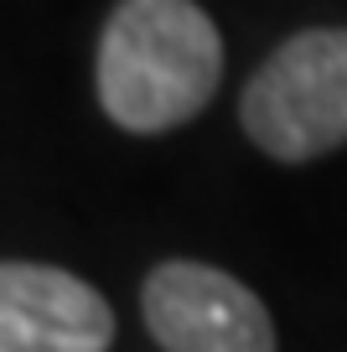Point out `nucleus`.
Returning <instances> with one entry per match:
<instances>
[{"instance_id": "2", "label": "nucleus", "mask_w": 347, "mask_h": 352, "mask_svg": "<svg viewBox=\"0 0 347 352\" xmlns=\"http://www.w3.org/2000/svg\"><path fill=\"white\" fill-rule=\"evenodd\" d=\"M239 124L291 166L347 145V26H311L275 47L239 94Z\"/></svg>"}, {"instance_id": "3", "label": "nucleus", "mask_w": 347, "mask_h": 352, "mask_svg": "<svg viewBox=\"0 0 347 352\" xmlns=\"http://www.w3.org/2000/svg\"><path fill=\"white\" fill-rule=\"evenodd\" d=\"M145 331L166 352H280L264 300L202 259H166L140 285Z\"/></svg>"}, {"instance_id": "4", "label": "nucleus", "mask_w": 347, "mask_h": 352, "mask_svg": "<svg viewBox=\"0 0 347 352\" xmlns=\"http://www.w3.org/2000/svg\"><path fill=\"white\" fill-rule=\"evenodd\" d=\"M114 311L57 264L0 259V352H109Z\"/></svg>"}, {"instance_id": "1", "label": "nucleus", "mask_w": 347, "mask_h": 352, "mask_svg": "<svg viewBox=\"0 0 347 352\" xmlns=\"http://www.w3.org/2000/svg\"><path fill=\"white\" fill-rule=\"evenodd\" d=\"M98 104L130 135L197 120L223 83V36L197 0H120L98 32Z\"/></svg>"}]
</instances>
